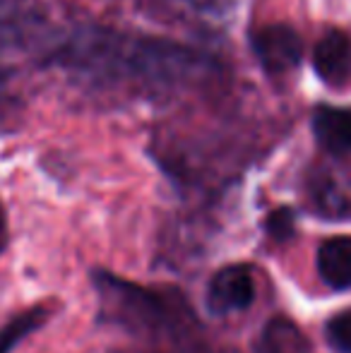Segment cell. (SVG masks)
<instances>
[{"label":"cell","instance_id":"1","mask_svg":"<svg viewBox=\"0 0 351 353\" xmlns=\"http://www.w3.org/2000/svg\"><path fill=\"white\" fill-rule=\"evenodd\" d=\"M94 288L101 298V320L113 322L132 334H159L174 325L169 305L150 288L118 279L106 272H94Z\"/></svg>","mask_w":351,"mask_h":353},{"label":"cell","instance_id":"2","mask_svg":"<svg viewBox=\"0 0 351 353\" xmlns=\"http://www.w3.org/2000/svg\"><path fill=\"white\" fill-rule=\"evenodd\" d=\"M253 51L267 72H286L303 58V41L289 24H270L253 34Z\"/></svg>","mask_w":351,"mask_h":353},{"label":"cell","instance_id":"3","mask_svg":"<svg viewBox=\"0 0 351 353\" xmlns=\"http://www.w3.org/2000/svg\"><path fill=\"white\" fill-rule=\"evenodd\" d=\"M255 301V281L248 267H224L207 286V307L212 315H229L250 307Z\"/></svg>","mask_w":351,"mask_h":353},{"label":"cell","instance_id":"4","mask_svg":"<svg viewBox=\"0 0 351 353\" xmlns=\"http://www.w3.org/2000/svg\"><path fill=\"white\" fill-rule=\"evenodd\" d=\"M313 68L328 84H342L351 77V39L339 29L328 32L313 48Z\"/></svg>","mask_w":351,"mask_h":353},{"label":"cell","instance_id":"5","mask_svg":"<svg viewBox=\"0 0 351 353\" xmlns=\"http://www.w3.org/2000/svg\"><path fill=\"white\" fill-rule=\"evenodd\" d=\"M315 140L334 157L351 154V111L334 106H318L313 111Z\"/></svg>","mask_w":351,"mask_h":353},{"label":"cell","instance_id":"6","mask_svg":"<svg viewBox=\"0 0 351 353\" xmlns=\"http://www.w3.org/2000/svg\"><path fill=\"white\" fill-rule=\"evenodd\" d=\"M318 272L328 286L349 288L351 286V236H334L320 245Z\"/></svg>","mask_w":351,"mask_h":353},{"label":"cell","instance_id":"7","mask_svg":"<svg viewBox=\"0 0 351 353\" xmlns=\"http://www.w3.org/2000/svg\"><path fill=\"white\" fill-rule=\"evenodd\" d=\"M255 353H305V341L296 325L284 317H277L265 327Z\"/></svg>","mask_w":351,"mask_h":353},{"label":"cell","instance_id":"8","mask_svg":"<svg viewBox=\"0 0 351 353\" xmlns=\"http://www.w3.org/2000/svg\"><path fill=\"white\" fill-rule=\"evenodd\" d=\"M46 320V310L43 307H32V310L22 312V315L12 317V320L5 325V330L0 332V353H10L24 336H29L34 330L43 325Z\"/></svg>","mask_w":351,"mask_h":353},{"label":"cell","instance_id":"9","mask_svg":"<svg viewBox=\"0 0 351 353\" xmlns=\"http://www.w3.org/2000/svg\"><path fill=\"white\" fill-rule=\"evenodd\" d=\"M313 202L315 210L328 219H344L351 214V200L339 192L332 181L313 183Z\"/></svg>","mask_w":351,"mask_h":353},{"label":"cell","instance_id":"10","mask_svg":"<svg viewBox=\"0 0 351 353\" xmlns=\"http://www.w3.org/2000/svg\"><path fill=\"white\" fill-rule=\"evenodd\" d=\"M325 336L337 353H351V310L334 315L325 327Z\"/></svg>","mask_w":351,"mask_h":353},{"label":"cell","instance_id":"11","mask_svg":"<svg viewBox=\"0 0 351 353\" xmlns=\"http://www.w3.org/2000/svg\"><path fill=\"white\" fill-rule=\"evenodd\" d=\"M265 231L270 233L274 241H289L296 231V223H294V212L289 207H279L267 216L265 221Z\"/></svg>","mask_w":351,"mask_h":353},{"label":"cell","instance_id":"12","mask_svg":"<svg viewBox=\"0 0 351 353\" xmlns=\"http://www.w3.org/2000/svg\"><path fill=\"white\" fill-rule=\"evenodd\" d=\"M5 241H8V226H5V214H3V207H0V252L5 248Z\"/></svg>","mask_w":351,"mask_h":353}]
</instances>
